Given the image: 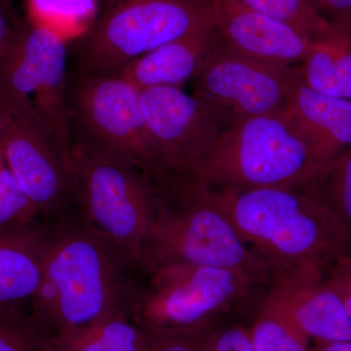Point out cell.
Returning <instances> with one entry per match:
<instances>
[{
  "instance_id": "obj_21",
  "label": "cell",
  "mask_w": 351,
  "mask_h": 351,
  "mask_svg": "<svg viewBox=\"0 0 351 351\" xmlns=\"http://www.w3.org/2000/svg\"><path fill=\"white\" fill-rule=\"evenodd\" d=\"M29 23L66 39L89 31L97 18V0H27Z\"/></svg>"
},
{
  "instance_id": "obj_3",
  "label": "cell",
  "mask_w": 351,
  "mask_h": 351,
  "mask_svg": "<svg viewBox=\"0 0 351 351\" xmlns=\"http://www.w3.org/2000/svg\"><path fill=\"white\" fill-rule=\"evenodd\" d=\"M154 216L140 265L147 271L166 263L241 270L269 283L271 270L235 230L206 186L165 175L147 176Z\"/></svg>"
},
{
  "instance_id": "obj_20",
  "label": "cell",
  "mask_w": 351,
  "mask_h": 351,
  "mask_svg": "<svg viewBox=\"0 0 351 351\" xmlns=\"http://www.w3.org/2000/svg\"><path fill=\"white\" fill-rule=\"evenodd\" d=\"M254 351H309V338L274 295L267 293L250 329Z\"/></svg>"
},
{
  "instance_id": "obj_8",
  "label": "cell",
  "mask_w": 351,
  "mask_h": 351,
  "mask_svg": "<svg viewBox=\"0 0 351 351\" xmlns=\"http://www.w3.org/2000/svg\"><path fill=\"white\" fill-rule=\"evenodd\" d=\"M149 274V286L138 295L131 313L149 332L208 327L262 283L241 270L186 263H166Z\"/></svg>"
},
{
  "instance_id": "obj_28",
  "label": "cell",
  "mask_w": 351,
  "mask_h": 351,
  "mask_svg": "<svg viewBox=\"0 0 351 351\" xmlns=\"http://www.w3.org/2000/svg\"><path fill=\"white\" fill-rule=\"evenodd\" d=\"M325 280L351 318V253L341 256L327 267Z\"/></svg>"
},
{
  "instance_id": "obj_14",
  "label": "cell",
  "mask_w": 351,
  "mask_h": 351,
  "mask_svg": "<svg viewBox=\"0 0 351 351\" xmlns=\"http://www.w3.org/2000/svg\"><path fill=\"white\" fill-rule=\"evenodd\" d=\"M325 270L313 265L276 270L270 276L269 292L309 339L351 341V318L328 286Z\"/></svg>"
},
{
  "instance_id": "obj_22",
  "label": "cell",
  "mask_w": 351,
  "mask_h": 351,
  "mask_svg": "<svg viewBox=\"0 0 351 351\" xmlns=\"http://www.w3.org/2000/svg\"><path fill=\"white\" fill-rule=\"evenodd\" d=\"M256 12L294 27L307 38H319L331 23L325 19L311 0H239Z\"/></svg>"
},
{
  "instance_id": "obj_15",
  "label": "cell",
  "mask_w": 351,
  "mask_h": 351,
  "mask_svg": "<svg viewBox=\"0 0 351 351\" xmlns=\"http://www.w3.org/2000/svg\"><path fill=\"white\" fill-rule=\"evenodd\" d=\"M215 29H205L163 44L112 71L140 91L156 87H179L195 80L219 45Z\"/></svg>"
},
{
  "instance_id": "obj_5",
  "label": "cell",
  "mask_w": 351,
  "mask_h": 351,
  "mask_svg": "<svg viewBox=\"0 0 351 351\" xmlns=\"http://www.w3.org/2000/svg\"><path fill=\"white\" fill-rule=\"evenodd\" d=\"M214 29L210 0H106L78 51L82 76L117 71L159 46Z\"/></svg>"
},
{
  "instance_id": "obj_10",
  "label": "cell",
  "mask_w": 351,
  "mask_h": 351,
  "mask_svg": "<svg viewBox=\"0 0 351 351\" xmlns=\"http://www.w3.org/2000/svg\"><path fill=\"white\" fill-rule=\"evenodd\" d=\"M301 69L240 56L221 41L195 76L193 96L221 130L286 110Z\"/></svg>"
},
{
  "instance_id": "obj_12",
  "label": "cell",
  "mask_w": 351,
  "mask_h": 351,
  "mask_svg": "<svg viewBox=\"0 0 351 351\" xmlns=\"http://www.w3.org/2000/svg\"><path fill=\"white\" fill-rule=\"evenodd\" d=\"M4 160L39 215L61 216L75 199L69 163L34 110L0 112Z\"/></svg>"
},
{
  "instance_id": "obj_24",
  "label": "cell",
  "mask_w": 351,
  "mask_h": 351,
  "mask_svg": "<svg viewBox=\"0 0 351 351\" xmlns=\"http://www.w3.org/2000/svg\"><path fill=\"white\" fill-rule=\"evenodd\" d=\"M39 216L7 166L0 145V230L34 225Z\"/></svg>"
},
{
  "instance_id": "obj_9",
  "label": "cell",
  "mask_w": 351,
  "mask_h": 351,
  "mask_svg": "<svg viewBox=\"0 0 351 351\" xmlns=\"http://www.w3.org/2000/svg\"><path fill=\"white\" fill-rule=\"evenodd\" d=\"M71 133L90 151L145 175L154 164L145 131L141 91L115 73L82 76L69 101Z\"/></svg>"
},
{
  "instance_id": "obj_32",
  "label": "cell",
  "mask_w": 351,
  "mask_h": 351,
  "mask_svg": "<svg viewBox=\"0 0 351 351\" xmlns=\"http://www.w3.org/2000/svg\"><path fill=\"white\" fill-rule=\"evenodd\" d=\"M11 0H0V5L3 7L4 9L7 11V7L10 4Z\"/></svg>"
},
{
  "instance_id": "obj_31",
  "label": "cell",
  "mask_w": 351,
  "mask_h": 351,
  "mask_svg": "<svg viewBox=\"0 0 351 351\" xmlns=\"http://www.w3.org/2000/svg\"><path fill=\"white\" fill-rule=\"evenodd\" d=\"M309 351H351V341H326L317 343Z\"/></svg>"
},
{
  "instance_id": "obj_27",
  "label": "cell",
  "mask_w": 351,
  "mask_h": 351,
  "mask_svg": "<svg viewBox=\"0 0 351 351\" xmlns=\"http://www.w3.org/2000/svg\"><path fill=\"white\" fill-rule=\"evenodd\" d=\"M202 351H254L250 329L234 325L210 331Z\"/></svg>"
},
{
  "instance_id": "obj_11",
  "label": "cell",
  "mask_w": 351,
  "mask_h": 351,
  "mask_svg": "<svg viewBox=\"0 0 351 351\" xmlns=\"http://www.w3.org/2000/svg\"><path fill=\"white\" fill-rule=\"evenodd\" d=\"M154 169L152 174L186 179L223 133L193 95L179 87L141 91Z\"/></svg>"
},
{
  "instance_id": "obj_6",
  "label": "cell",
  "mask_w": 351,
  "mask_h": 351,
  "mask_svg": "<svg viewBox=\"0 0 351 351\" xmlns=\"http://www.w3.org/2000/svg\"><path fill=\"white\" fill-rule=\"evenodd\" d=\"M82 219L112 242L132 265H140L154 216V199L140 171L73 144L69 158Z\"/></svg>"
},
{
  "instance_id": "obj_2",
  "label": "cell",
  "mask_w": 351,
  "mask_h": 351,
  "mask_svg": "<svg viewBox=\"0 0 351 351\" xmlns=\"http://www.w3.org/2000/svg\"><path fill=\"white\" fill-rule=\"evenodd\" d=\"M207 189L271 272L311 265L327 269L351 253V232L311 189Z\"/></svg>"
},
{
  "instance_id": "obj_17",
  "label": "cell",
  "mask_w": 351,
  "mask_h": 351,
  "mask_svg": "<svg viewBox=\"0 0 351 351\" xmlns=\"http://www.w3.org/2000/svg\"><path fill=\"white\" fill-rule=\"evenodd\" d=\"M45 226L0 230V313H10L31 302L43 279Z\"/></svg>"
},
{
  "instance_id": "obj_13",
  "label": "cell",
  "mask_w": 351,
  "mask_h": 351,
  "mask_svg": "<svg viewBox=\"0 0 351 351\" xmlns=\"http://www.w3.org/2000/svg\"><path fill=\"white\" fill-rule=\"evenodd\" d=\"M221 45L240 56L294 66L302 63L313 39L285 23L256 12L239 0H210Z\"/></svg>"
},
{
  "instance_id": "obj_23",
  "label": "cell",
  "mask_w": 351,
  "mask_h": 351,
  "mask_svg": "<svg viewBox=\"0 0 351 351\" xmlns=\"http://www.w3.org/2000/svg\"><path fill=\"white\" fill-rule=\"evenodd\" d=\"M311 191L351 232V145L332 161L322 181Z\"/></svg>"
},
{
  "instance_id": "obj_7",
  "label": "cell",
  "mask_w": 351,
  "mask_h": 351,
  "mask_svg": "<svg viewBox=\"0 0 351 351\" xmlns=\"http://www.w3.org/2000/svg\"><path fill=\"white\" fill-rule=\"evenodd\" d=\"M66 40L46 27L17 29L0 62V112L36 110L69 165L73 145L66 91Z\"/></svg>"
},
{
  "instance_id": "obj_33",
  "label": "cell",
  "mask_w": 351,
  "mask_h": 351,
  "mask_svg": "<svg viewBox=\"0 0 351 351\" xmlns=\"http://www.w3.org/2000/svg\"><path fill=\"white\" fill-rule=\"evenodd\" d=\"M1 135H2V119L0 117V143H1Z\"/></svg>"
},
{
  "instance_id": "obj_34",
  "label": "cell",
  "mask_w": 351,
  "mask_h": 351,
  "mask_svg": "<svg viewBox=\"0 0 351 351\" xmlns=\"http://www.w3.org/2000/svg\"><path fill=\"white\" fill-rule=\"evenodd\" d=\"M311 2H313V0H311Z\"/></svg>"
},
{
  "instance_id": "obj_29",
  "label": "cell",
  "mask_w": 351,
  "mask_h": 351,
  "mask_svg": "<svg viewBox=\"0 0 351 351\" xmlns=\"http://www.w3.org/2000/svg\"><path fill=\"white\" fill-rule=\"evenodd\" d=\"M313 3L330 23L351 17V0H313Z\"/></svg>"
},
{
  "instance_id": "obj_4",
  "label": "cell",
  "mask_w": 351,
  "mask_h": 351,
  "mask_svg": "<svg viewBox=\"0 0 351 351\" xmlns=\"http://www.w3.org/2000/svg\"><path fill=\"white\" fill-rule=\"evenodd\" d=\"M328 166L287 110L258 115L223 131L184 180L217 191L313 189Z\"/></svg>"
},
{
  "instance_id": "obj_26",
  "label": "cell",
  "mask_w": 351,
  "mask_h": 351,
  "mask_svg": "<svg viewBox=\"0 0 351 351\" xmlns=\"http://www.w3.org/2000/svg\"><path fill=\"white\" fill-rule=\"evenodd\" d=\"M209 326L189 331L151 332L145 351H202Z\"/></svg>"
},
{
  "instance_id": "obj_18",
  "label": "cell",
  "mask_w": 351,
  "mask_h": 351,
  "mask_svg": "<svg viewBox=\"0 0 351 351\" xmlns=\"http://www.w3.org/2000/svg\"><path fill=\"white\" fill-rule=\"evenodd\" d=\"M302 64V80L307 87L351 100V17L332 22L313 40Z\"/></svg>"
},
{
  "instance_id": "obj_25",
  "label": "cell",
  "mask_w": 351,
  "mask_h": 351,
  "mask_svg": "<svg viewBox=\"0 0 351 351\" xmlns=\"http://www.w3.org/2000/svg\"><path fill=\"white\" fill-rule=\"evenodd\" d=\"M45 337L34 322L0 317V351H43Z\"/></svg>"
},
{
  "instance_id": "obj_30",
  "label": "cell",
  "mask_w": 351,
  "mask_h": 351,
  "mask_svg": "<svg viewBox=\"0 0 351 351\" xmlns=\"http://www.w3.org/2000/svg\"><path fill=\"white\" fill-rule=\"evenodd\" d=\"M18 27H14L7 19L5 9L0 5V62L12 45Z\"/></svg>"
},
{
  "instance_id": "obj_19",
  "label": "cell",
  "mask_w": 351,
  "mask_h": 351,
  "mask_svg": "<svg viewBox=\"0 0 351 351\" xmlns=\"http://www.w3.org/2000/svg\"><path fill=\"white\" fill-rule=\"evenodd\" d=\"M151 332L128 313L108 316L89 326L44 339L43 351H145Z\"/></svg>"
},
{
  "instance_id": "obj_16",
  "label": "cell",
  "mask_w": 351,
  "mask_h": 351,
  "mask_svg": "<svg viewBox=\"0 0 351 351\" xmlns=\"http://www.w3.org/2000/svg\"><path fill=\"white\" fill-rule=\"evenodd\" d=\"M325 165L351 145V100L314 91L301 80L286 108Z\"/></svg>"
},
{
  "instance_id": "obj_1",
  "label": "cell",
  "mask_w": 351,
  "mask_h": 351,
  "mask_svg": "<svg viewBox=\"0 0 351 351\" xmlns=\"http://www.w3.org/2000/svg\"><path fill=\"white\" fill-rule=\"evenodd\" d=\"M131 267L82 219L45 226L43 279L32 302L34 323L48 325L57 334L132 311L138 295L126 276Z\"/></svg>"
}]
</instances>
